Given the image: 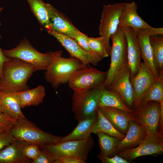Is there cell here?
<instances>
[{"mask_svg":"<svg viewBox=\"0 0 163 163\" xmlns=\"http://www.w3.org/2000/svg\"><path fill=\"white\" fill-rule=\"evenodd\" d=\"M36 71L34 67L30 64L18 59L11 58L3 65L1 89L16 92L28 89L27 82Z\"/></svg>","mask_w":163,"mask_h":163,"instance_id":"6da1fadb","label":"cell"},{"mask_svg":"<svg viewBox=\"0 0 163 163\" xmlns=\"http://www.w3.org/2000/svg\"><path fill=\"white\" fill-rule=\"evenodd\" d=\"M62 51H56L52 61L45 73L46 81L50 83L54 90L61 84L68 82L72 74L78 69L85 67L78 59L62 57Z\"/></svg>","mask_w":163,"mask_h":163,"instance_id":"7a4b0ae2","label":"cell"},{"mask_svg":"<svg viewBox=\"0 0 163 163\" xmlns=\"http://www.w3.org/2000/svg\"><path fill=\"white\" fill-rule=\"evenodd\" d=\"M94 143L91 135L85 139L69 140L40 146L48 154L53 163L56 160L67 156L78 158L86 163L88 155Z\"/></svg>","mask_w":163,"mask_h":163,"instance_id":"3957f363","label":"cell"},{"mask_svg":"<svg viewBox=\"0 0 163 163\" xmlns=\"http://www.w3.org/2000/svg\"><path fill=\"white\" fill-rule=\"evenodd\" d=\"M10 130L16 139L39 146L59 143L62 137L42 130L25 117L17 119Z\"/></svg>","mask_w":163,"mask_h":163,"instance_id":"277c9868","label":"cell"},{"mask_svg":"<svg viewBox=\"0 0 163 163\" xmlns=\"http://www.w3.org/2000/svg\"><path fill=\"white\" fill-rule=\"evenodd\" d=\"M6 57L21 60L33 66L36 71L46 70L52 61L56 51L45 53L36 49L26 38L23 39L14 48L9 50L2 49Z\"/></svg>","mask_w":163,"mask_h":163,"instance_id":"5b68a950","label":"cell"},{"mask_svg":"<svg viewBox=\"0 0 163 163\" xmlns=\"http://www.w3.org/2000/svg\"><path fill=\"white\" fill-rule=\"evenodd\" d=\"M107 75V72L99 71L89 65L74 71L69 79V85L77 93L101 88L103 87Z\"/></svg>","mask_w":163,"mask_h":163,"instance_id":"8992f818","label":"cell"},{"mask_svg":"<svg viewBox=\"0 0 163 163\" xmlns=\"http://www.w3.org/2000/svg\"><path fill=\"white\" fill-rule=\"evenodd\" d=\"M112 44L110 55V64L103 87L107 88L112 79L127 62V43L125 35L119 26L117 30L110 37Z\"/></svg>","mask_w":163,"mask_h":163,"instance_id":"52a82bcc","label":"cell"},{"mask_svg":"<svg viewBox=\"0 0 163 163\" xmlns=\"http://www.w3.org/2000/svg\"><path fill=\"white\" fill-rule=\"evenodd\" d=\"M161 112L160 103L150 101L141 104L133 110L131 116L138 124L145 131L146 135L158 133Z\"/></svg>","mask_w":163,"mask_h":163,"instance_id":"ba28073f","label":"cell"},{"mask_svg":"<svg viewBox=\"0 0 163 163\" xmlns=\"http://www.w3.org/2000/svg\"><path fill=\"white\" fill-rule=\"evenodd\" d=\"M99 88L77 93L72 97V110L78 122L97 113L101 89Z\"/></svg>","mask_w":163,"mask_h":163,"instance_id":"9c48e42d","label":"cell"},{"mask_svg":"<svg viewBox=\"0 0 163 163\" xmlns=\"http://www.w3.org/2000/svg\"><path fill=\"white\" fill-rule=\"evenodd\" d=\"M125 3H115L103 6L98 33L104 38L106 50L109 56L111 47L109 43L110 37L119 27L120 17Z\"/></svg>","mask_w":163,"mask_h":163,"instance_id":"30bf717a","label":"cell"},{"mask_svg":"<svg viewBox=\"0 0 163 163\" xmlns=\"http://www.w3.org/2000/svg\"><path fill=\"white\" fill-rule=\"evenodd\" d=\"M163 152V133L158 132L153 135H146L136 147L123 150L116 154L128 161L146 155H161Z\"/></svg>","mask_w":163,"mask_h":163,"instance_id":"8fae6325","label":"cell"},{"mask_svg":"<svg viewBox=\"0 0 163 163\" xmlns=\"http://www.w3.org/2000/svg\"><path fill=\"white\" fill-rule=\"evenodd\" d=\"M50 34L55 37L72 57L79 60L85 66L91 64L94 66L104 57L97 53L88 52L82 48L74 39L65 35L52 31Z\"/></svg>","mask_w":163,"mask_h":163,"instance_id":"7c38bea8","label":"cell"},{"mask_svg":"<svg viewBox=\"0 0 163 163\" xmlns=\"http://www.w3.org/2000/svg\"><path fill=\"white\" fill-rule=\"evenodd\" d=\"M130 76V69L127 62L114 76L106 89L117 92L126 105L133 109L134 95Z\"/></svg>","mask_w":163,"mask_h":163,"instance_id":"4fadbf2b","label":"cell"},{"mask_svg":"<svg viewBox=\"0 0 163 163\" xmlns=\"http://www.w3.org/2000/svg\"><path fill=\"white\" fill-rule=\"evenodd\" d=\"M137 33L141 58L144 63L149 68L155 78H159L155 65L149 37L153 35L163 34V28L152 27L149 28L141 29L137 31Z\"/></svg>","mask_w":163,"mask_h":163,"instance_id":"5bb4252c","label":"cell"},{"mask_svg":"<svg viewBox=\"0 0 163 163\" xmlns=\"http://www.w3.org/2000/svg\"><path fill=\"white\" fill-rule=\"evenodd\" d=\"M120 28L124 33L127 41V62L130 69V78L134 77L139 72L142 63L137 32L129 27Z\"/></svg>","mask_w":163,"mask_h":163,"instance_id":"9a60e30c","label":"cell"},{"mask_svg":"<svg viewBox=\"0 0 163 163\" xmlns=\"http://www.w3.org/2000/svg\"><path fill=\"white\" fill-rule=\"evenodd\" d=\"M157 78L144 63L142 62L139 72L134 77L129 78L134 92L133 109L139 106L145 93Z\"/></svg>","mask_w":163,"mask_h":163,"instance_id":"2e32d148","label":"cell"},{"mask_svg":"<svg viewBox=\"0 0 163 163\" xmlns=\"http://www.w3.org/2000/svg\"><path fill=\"white\" fill-rule=\"evenodd\" d=\"M52 31L74 39L80 31L60 11L46 3Z\"/></svg>","mask_w":163,"mask_h":163,"instance_id":"e0dca14e","label":"cell"},{"mask_svg":"<svg viewBox=\"0 0 163 163\" xmlns=\"http://www.w3.org/2000/svg\"><path fill=\"white\" fill-rule=\"evenodd\" d=\"M138 7L137 3L134 1L125 2L119 18L120 27H131L136 32L142 29L152 27L139 15L137 12Z\"/></svg>","mask_w":163,"mask_h":163,"instance_id":"ac0fdd59","label":"cell"},{"mask_svg":"<svg viewBox=\"0 0 163 163\" xmlns=\"http://www.w3.org/2000/svg\"><path fill=\"white\" fill-rule=\"evenodd\" d=\"M146 135L144 129L133 120L131 119L129 121L125 137L119 141L116 145V153L136 147L144 139Z\"/></svg>","mask_w":163,"mask_h":163,"instance_id":"d6986e66","label":"cell"},{"mask_svg":"<svg viewBox=\"0 0 163 163\" xmlns=\"http://www.w3.org/2000/svg\"><path fill=\"white\" fill-rule=\"evenodd\" d=\"M29 143L16 139L0 152V163H32L24 155L23 150Z\"/></svg>","mask_w":163,"mask_h":163,"instance_id":"ffe728a7","label":"cell"},{"mask_svg":"<svg viewBox=\"0 0 163 163\" xmlns=\"http://www.w3.org/2000/svg\"><path fill=\"white\" fill-rule=\"evenodd\" d=\"M16 92L0 89V111L15 120L20 117H25L21 111Z\"/></svg>","mask_w":163,"mask_h":163,"instance_id":"44dd1931","label":"cell"},{"mask_svg":"<svg viewBox=\"0 0 163 163\" xmlns=\"http://www.w3.org/2000/svg\"><path fill=\"white\" fill-rule=\"evenodd\" d=\"M104 116L118 131L125 135L129 121L132 119L131 114L116 108L106 106L99 107Z\"/></svg>","mask_w":163,"mask_h":163,"instance_id":"7402d4cb","label":"cell"},{"mask_svg":"<svg viewBox=\"0 0 163 163\" xmlns=\"http://www.w3.org/2000/svg\"><path fill=\"white\" fill-rule=\"evenodd\" d=\"M97 113L78 122L77 126L70 133L61 137L59 143L88 138L92 133L93 126L97 121Z\"/></svg>","mask_w":163,"mask_h":163,"instance_id":"603a6c76","label":"cell"},{"mask_svg":"<svg viewBox=\"0 0 163 163\" xmlns=\"http://www.w3.org/2000/svg\"><path fill=\"white\" fill-rule=\"evenodd\" d=\"M21 108L30 106H37L43 101L45 90L42 85L32 89L17 92Z\"/></svg>","mask_w":163,"mask_h":163,"instance_id":"cb8c5ba5","label":"cell"},{"mask_svg":"<svg viewBox=\"0 0 163 163\" xmlns=\"http://www.w3.org/2000/svg\"><path fill=\"white\" fill-rule=\"evenodd\" d=\"M106 106L116 108L128 113L131 114L133 110L128 107L124 103L119 94L102 87L99 99V107Z\"/></svg>","mask_w":163,"mask_h":163,"instance_id":"d4e9b609","label":"cell"},{"mask_svg":"<svg viewBox=\"0 0 163 163\" xmlns=\"http://www.w3.org/2000/svg\"><path fill=\"white\" fill-rule=\"evenodd\" d=\"M31 11L41 27L50 34L52 31L46 3L43 0H27Z\"/></svg>","mask_w":163,"mask_h":163,"instance_id":"484cf974","label":"cell"},{"mask_svg":"<svg viewBox=\"0 0 163 163\" xmlns=\"http://www.w3.org/2000/svg\"><path fill=\"white\" fill-rule=\"evenodd\" d=\"M97 120L93 125L92 133L95 134L99 132H103L116 138L120 141L122 140L125 135L117 131L108 120L104 116L99 108L97 110Z\"/></svg>","mask_w":163,"mask_h":163,"instance_id":"4316f807","label":"cell"},{"mask_svg":"<svg viewBox=\"0 0 163 163\" xmlns=\"http://www.w3.org/2000/svg\"><path fill=\"white\" fill-rule=\"evenodd\" d=\"M149 37L155 66L159 78L163 79V34Z\"/></svg>","mask_w":163,"mask_h":163,"instance_id":"83f0119b","label":"cell"},{"mask_svg":"<svg viewBox=\"0 0 163 163\" xmlns=\"http://www.w3.org/2000/svg\"><path fill=\"white\" fill-rule=\"evenodd\" d=\"M96 134L98 137V142L102 155L109 157L113 156L116 153V145L120 141L117 138L102 132Z\"/></svg>","mask_w":163,"mask_h":163,"instance_id":"f1b7e54d","label":"cell"},{"mask_svg":"<svg viewBox=\"0 0 163 163\" xmlns=\"http://www.w3.org/2000/svg\"><path fill=\"white\" fill-rule=\"evenodd\" d=\"M150 101H156L163 104V79H155L144 95L140 104Z\"/></svg>","mask_w":163,"mask_h":163,"instance_id":"f546056e","label":"cell"},{"mask_svg":"<svg viewBox=\"0 0 163 163\" xmlns=\"http://www.w3.org/2000/svg\"><path fill=\"white\" fill-rule=\"evenodd\" d=\"M87 41L90 48L95 53L104 58L109 56L106 50L103 37L100 36L97 38L88 37Z\"/></svg>","mask_w":163,"mask_h":163,"instance_id":"4dcf8cb0","label":"cell"},{"mask_svg":"<svg viewBox=\"0 0 163 163\" xmlns=\"http://www.w3.org/2000/svg\"><path fill=\"white\" fill-rule=\"evenodd\" d=\"M40 152V146L36 144L31 143H29L25 147L23 150V153L25 156L31 160L32 161L37 158Z\"/></svg>","mask_w":163,"mask_h":163,"instance_id":"1f68e13d","label":"cell"},{"mask_svg":"<svg viewBox=\"0 0 163 163\" xmlns=\"http://www.w3.org/2000/svg\"><path fill=\"white\" fill-rule=\"evenodd\" d=\"M16 139L10 129L0 133V152Z\"/></svg>","mask_w":163,"mask_h":163,"instance_id":"d6a6232c","label":"cell"},{"mask_svg":"<svg viewBox=\"0 0 163 163\" xmlns=\"http://www.w3.org/2000/svg\"><path fill=\"white\" fill-rule=\"evenodd\" d=\"M97 157L103 163H129L130 162L115 154L114 156L109 157L104 155L101 153Z\"/></svg>","mask_w":163,"mask_h":163,"instance_id":"836d02e7","label":"cell"},{"mask_svg":"<svg viewBox=\"0 0 163 163\" xmlns=\"http://www.w3.org/2000/svg\"><path fill=\"white\" fill-rule=\"evenodd\" d=\"M87 36L80 32L74 38L79 45L86 51L91 53H97L93 51L89 47L87 41Z\"/></svg>","mask_w":163,"mask_h":163,"instance_id":"e575fe53","label":"cell"},{"mask_svg":"<svg viewBox=\"0 0 163 163\" xmlns=\"http://www.w3.org/2000/svg\"><path fill=\"white\" fill-rule=\"evenodd\" d=\"M16 122V120L10 119L0 112V128L10 129Z\"/></svg>","mask_w":163,"mask_h":163,"instance_id":"d590c367","label":"cell"},{"mask_svg":"<svg viewBox=\"0 0 163 163\" xmlns=\"http://www.w3.org/2000/svg\"><path fill=\"white\" fill-rule=\"evenodd\" d=\"M32 163H53V162L48 154L40 146L39 155L35 160L32 161Z\"/></svg>","mask_w":163,"mask_h":163,"instance_id":"8d00e7d4","label":"cell"},{"mask_svg":"<svg viewBox=\"0 0 163 163\" xmlns=\"http://www.w3.org/2000/svg\"><path fill=\"white\" fill-rule=\"evenodd\" d=\"M53 163H85V162L76 157L67 156L56 160L54 161Z\"/></svg>","mask_w":163,"mask_h":163,"instance_id":"74e56055","label":"cell"},{"mask_svg":"<svg viewBox=\"0 0 163 163\" xmlns=\"http://www.w3.org/2000/svg\"><path fill=\"white\" fill-rule=\"evenodd\" d=\"M2 37V35H0V40ZM11 58L8 57L3 54L2 49L0 47V78H2V68L4 63L11 59Z\"/></svg>","mask_w":163,"mask_h":163,"instance_id":"f35d334b","label":"cell"},{"mask_svg":"<svg viewBox=\"0 0 163 163\" xmlns=\"http://www.w3.org/2000/svg\"><path fill=\"white\" fill-rule=\"evenodd\" d=\"M8 130H9V129H5V128H0V133L2 132H3V131Z\"/></svg>","mask_w":163,"mask_h":163,"instance_id":"ab89813d","label":"cell"},{"mask_svg":"<svg viewBox=\"0 0 163 163\" xmlns=\"http://www.w3.org/2000/svg\"><path fill=\"white\" fill-rule=\"evenodd\" d=\"M3 9V7H0V13L2 11ZM2 25V24L1 22H0V26Z\"/></svg>","mask_w":163,"mask_h":163,"instance_id":"60d3db41","label":"cell"},{"mask_svg":"<svg viewBox=\"0 0 163 163\" xmlns=\"http://www.w3.org/2000/svg\"><path fill=\"white\" fill-rule=\"evenodd\" d=\"M1 81V79L0 78V89H1V86H0V82Z\"/></svg>","mask_w":163,"mask_h":163,"instance_id":"b9f144b4","label":"cell"},{"mask_svg":"<svg viewBox=\"0 0 163 163\" xmlns=\"http://www.w3.org/2000/svg\"><path fill=\"white\" fill-rule=\"evenodd\" d=\"M129 0V1H132V0Z\"/></svg>","mask_w":163,"mask_h":163,"instance_id":"7bdbcfd3","label":"cell"}]
</instances>
